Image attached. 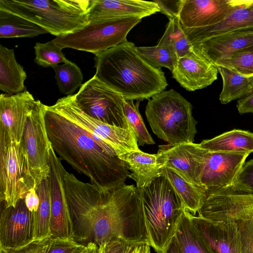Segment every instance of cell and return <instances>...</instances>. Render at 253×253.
<instances>
[{
	"label": "cell",
	"instance_id": "cell-1",
	"mask_svg": "<svg viewBox=\"0 0 253 253\" xmlns=\"http://www.w3.org/2000/svg\"><path fill=\"white\" fill-rule=\"evenodd\" d=\"M44 121L55 153L90 183L104 190L117 188L128 177V166L102 139L71 118L59 102L45 105Z\"/></svg>",
	"mask_w": 253,
	"mask_h": 253
},
{
	"label": "cell",
	"instance_id": "cell-2",
	"mask_svg": "<svg viewBox=\"0 0 253 253\" xmlns=\"http://www.w3.org/2000/svg\"><path fill=\"white\" fill-rule=\"evenodd\" d=\"M94 60V75L126 100L149 99L168 85L161 69L146 62L127 41L96 55Z\"/></svg>",
	"mask_w": 253,
	"mask_h": 253
},
{
	"label": "cell",
	"instance_id": "cell-3",
	"mask_svg": "<svg viewBox=\"0 0 253 253\" xmlns=\"http://www.w3.org/2000/svg\"><path fill=\"white\" fill-rule=\"evenodd\" d=\"M197 215L225 237L236 253H253V193L229 185L206 194Z\"/></svg>",
	"mask_w": 253,
	"mask_h": 253
},
{
	"label": "cell",
	"instance_id": "cell-4",
	"mask_svg": "<svg viewBox=\"0 0 253 253\" xmlns=\"http://www.w3.org/2000/svg\"><path fill=\"white\" fill-rule=\"evenodd\" d=\"M138 189L149 245L157 253H164L175 236L184 208L170 182L162 174Z\"/></svg>",
	"mask_w": 253,
	"mask_h": 253
},
{
	"label": "cell",
	"instance_id": "cell-5",
	"mask_svg": "<svg viewBox=\"0 0 253 253\" xmlns=\"http://www.w3.org/2000/svg\"><path fill=\"white\" fill-rule=\"evenodd\" d=\"M90 0H0V10L26 19L56 37L88 24Z\"/></svg>",
	"mask_w": 253,
	"mask_h": 253
},
{
	"label": "cell",
	"instance_id": "cell-6",
	"mask_svg": "<svg viewBox=\"0 0 253 253\" xmlns=\"http://www.w3.org/2000/svg\"><path fill=\"white\" fill-rule=\"evenodd\" d=\"M145 114L153 133L169 145L194 142L197 122L192 106L175 90H163L152 96Z\"/></svg>",
	"mask_w": 253,
	"mask_h": 253
},
{
	"label": "cell",
	"instance_id": "cell-7",
	"mask_svg": "<svg viewBox=\"0 0 253 253\" xmlns=\"http://www.w3.org/2000/svg\"><path fill=\"white\" fill-rule=\"evenodd\" d=\"M141 19L132 17L88 24L75 33L56 37L52 41L62 49L70 48L96 55L126 42L129 31Z\"/></svg>",
	"mask_w": 253,
	"mask_h": 253
},
{
	"label": "cell",
	"instance_id": "cell-8",
	"mask_svg": "<svg viewBox=\"0 0 253 253\" xmlns=\"http://www.w3.org/2000/svg\"><path fill=\"white\" fill-rule=\"evenodd\" d=\"M75 97L80 109L88 116L109 125L131 127L125 115L123 96L95 75L82 84Z\"/></svg>",
	"mask_w": 253,
	"mask_h": 253
},
{
	"label": "cell",
	"instance_id": "cell-9",
	"mask_svg": "<svg viewBox=\"0 0 253 253\" xmlns=\"http://www.w3.org/2000/svg\"><path fill=\"white\" fill-rule=\"evenodd\" d=\"M45 105L37 100L29 113L19 144L28 164L37 190L40 182L49 176V141L44 121Z\"/></svg>",
	"mask_w": 253,
	"mask_h": 253
},
{
	"label": "cell",
	"instance_id": "cell-10",
	"mask_svg": "<svg viewBox=\"0 0 253 253\" xmlns=\"http://www.w3.org/2000/svg\"><path fill=\"white\" fill-rule=\"evenodd\" d=\"M34 188L29 166L19 144L0 147V200L4 207H14Z\"/></svg>",
	"mask_w": 253,
	"mask_h": 253
},
{
	"label": "cell",
	"instance_id": "cell-11",
	"mask_svg": "<svg viewBox=\"0 0 253 253\" xmlns=\"http://www.w3.org/2000/svg\"><path fill=\"white\" fill-rule=\"evenodd\" d=\"M57 101L71 118L110 146L118 157L139 149L132 127L109 125L88 116L79 107L75 94L60 98Z\"/></svg>",
	"mask_w": 253,
	"mask_h": 253
},
{
	"label": "cell",
	"instance_id": "cell-12",
	"mask_svg": "<svg viewBox=\"0 0 253 253\" xmlns=\"http://www.w3.org/2000/svg\"><path fill=\"white\" fill-rule=\"evenodd\" d=\"M50 172L48 177L50 199V237H73L72 222L64 185L66 170L51 144L49 148Z\"/></svg>",
	"mask_w": 253,
	"mask_h": 253
},
{
	"label": "cell",
	"instance_id": "cell-13",
	"mask_svg": "<svg viewBox=\"0 0 253 253\" xmlns=\"http://www.w3.org/2000/svg\"><path fill=\"white\" fill-rule=\"evenodd\" d=\"M36 100L29 91L0 95V147L21 142L28 116Z\"/></svg>",
	"mask_w": 253,
	"mask_h": 253
},
{
	"label": "cell",
	"instance_id": "cell-14",
	"mask_svg": "<svg viewBox=\"0 0 253 253\" xmlns=\"http://www.w3.org/2000/svg\"><path fill=\"white\" fill-rule=\"evenodd\" d=\"M34 213L27 207L24 198L14 207H4L0 217V248L17 249L34 241Z\"/></svg>",
	"mask_w": 253,
	"mask_h": 253
},
{
	"label": "cell",
	"instance_id": "cell-15",
	"mask_svg": "<svg viewBox=\"0 0 253 253\" xmlns=\"http://www.w3.org/2000/svg\"><path fill=\"white\" fill-rule=\"evenodd\" d=\"M249 155L246 153L209 151L201 178V184L206 194L231 184Z\"/></svg>",
	"mask_w": 253,
	"mask_h": 253
},
{
	"label": "cell",
	"instance_id": "cell-16",
	"mask_svg": "<svg viewBox=\"0 0 253 253\" xmlns=\"http://www.w3.org/2000/svg\"><path fill=\"white\" fill-rule=\"evenodd\" d=\"M162 146L166 155L165 167L172 169L187 181L204 189L201 178L209 151L200 144L193 142Z\"/></svg>",
	"mask_w": 253,
	"mask_h": 253
},
{
	"label": "cell",
	"instance_id": "cell-17",
	"mask_svg": "<svg viewBox=\"0 0 253 253\" xmlns=\"http://www.w3.org/2000/svg\"><path fill=\"white\" fill-rule=\"evenodd\" d=\"M239 4V0H183L179 22L185 28L212 25L224 19Z\"/></svg>",
	"mask_w": 253,
	"mask_h": 253
},
{
	"label": "cell",
	"instance_id": "cell-18",
	"mask_svg": "<svg viewBox=\"0 0 253 253\" xmlns=\"http://www.w3.org/2000/svg\"><path fill=\"white\" fill-rule=\"evenodd\" d=\"M216 67L193 50L178 58L172 78L189 91L205 88L217 78Z\"/></svg>",
	"mask_w": 253,
	"mask_h": 253
},
{
	"label": "cell",
	"instance_id": "cell-19",
	"mask_svg": "<svg viewBox=\"0 0 253 253\" xmlns=\"http://www.w3.org/2000/svg\"><path fill=\"white\" fill-rule=\"evenodd\" d=\"M253 46V28H247L211 38L192 45V49L214 65L236 52Z\"/></svg>",
	"mask_w": 253,
	"mask_h": 253
},
{
	"label": "cell",
	"instance_id": "cell-20",
	"mask_svg": "<svg viewBox=\"0 0 253 253\" xmlns=\"http://www.w3.org/2000/svg\"><path fill=\"white\" fill-rule=\"evenodd\" d=\"M160 12L153 1L142 0H90L88 24L109 19L132 17L142 18Z\"/></svg>",
	"mask_w": 253,
	"mask_h": 253
},
{
	"label": "cell",
	"instance_id": "cell-21",
	"mask_svg": "<svg viewBox=\"0 0 253 253\" xmlns=\"http://www.w3.org/2000/svg\"><path fill=\"white\" fill-rule=\"evenodd\" d=\"M247 28H253V0H239V5L224 19L215 24L182 29L192 45L215 36Z\"/></svg>",
	"mask_w": 253,
	"mask_h": 253
},
{
	"label": "cell",
	"instance_id": "cell-22",
	"mask_svg": "<svg viewBox=\"0 0 253 253\" xmlns=\"http://www.w3.org/2000/svg\"><path fill=\"white\" fill-rule=\"evenodd\" d=\"M159 147L155 154H148L139 149L119 157L127 164L131 171L128 177L135 181L137 188L147 186L162 175V170L166 163V155L163 146Z\"/></svg>",
	"mask_w": 253,
	"mask_h": 253
},
{
	"label": "cell",
	"instance_id": "cell-23",
	"mask_svg": "<svg viewBox=\"0 0 253 253\" xmlns=\"http://www.w3.org/2000/svg\"><path fill=\"white\" fill-rule=\"evenodd\" d=\"M27 74L15 58L14 49L0 44V89L13 95L24 91Z\"/></svg>",
	"mask_w": 253,
	"mask_h": 253
},
{
	"label": "cell",
	"instance_id": "cell-24",
	"mask_svg": "<svg viewBox=\"0 0 253 253\" xmlns=\"http://www.w3.org/2000/svg\"><path fill=\"white\" fill-rule=\"evenodd\" d=\"M162 174L170 182L179 197L185 211L196 215L206 197L205 190L187 181L176 172L167 167L163 168Z\"/></svg>",
	"mask_w": 253,
	"mask_h": 253
},
{
	"label": "cell",
	"instance_id": "cell-25",
	"mask_svg": "<svg viewBox=\"0 0 253 253\" xmlns=\"http://www.w3.org/2000/svg\"><path fill=\"white\" fill-rule=\"evenodd\" d=\"M200 146L209 151L253 153V133L233 129L211 139L203 140Z\"/></svg>",
	"mask_w": 253,
	"mask_h": 253
},
{
	"label": "cell",
	"instance_id": "cell-26",
	"mask_svg": "<svg viewBox=\"0 0 253 253\" xmlns=\"http://www.w3.org/2000/svg\"><path fill=\"white\" fill-rule=\"evenodd\" d=\"M223 82L219 99L222 104L239 100L251 92L253 76H246L225 67L216 66Z\"/></svg>",
	"mask_w": 253,
	"mask_h": 253
},
{
	"label": "cell",
	"instance_id": "cell-27",
	"mask_svg": "<svg viewBox=\"0 0 253 253\" xmlns=\"http://www.w3.org/2000/svg\"><path fill=\"white\" fill-rule=\"evenodd\" d=\"M45 33L47 31L37 24L0 10V38H33Z\"/></svg>",
	"mask_w": 253,
	"mask_h": 253
},
{
	"label": "cell",
	"instance_id": "cell-28",
	"mask_svg": "<svg viewBox=\"0 0 253 253\" xmlns=\"http://www.w3.org/2000/svg\"><path fill=\"white\" fill-rule=\"evenodd\" d=\"M188 213L194 228L212 253H236L225 237L207 220Z\"/></svg>",
	"mask_w": 253,
	"mask_h": 253
},
{
	"label": "cell",
	"instance_id": "cell-29",
	"mask_svg": "<svg viewBox=\"0 0 253 253\" xmlns=\"http://www.w3.org/2000/svg\"><path fill=\"white\" fill-rule=\"evenodd\" d=\"M40 204L34 213L35 221L34 241H41L50 237V199L48 177L40 182L37 190Z\"/></svg>",
	"mask_w": 253,
	"mask_h": 253
},
{
	"label": "cell",
	"instance_id": "cell-30",
	"mask_svg": "<svg viewBox=\"0 0 253 253\" xmlns=\"http://www.w3.org/2000/svg\"><path fill=\"white\" fill-rule=\"evenodd\" d=\"M174 237L183 253H212L199 235L185 211Z\"/></svg>",
	"mask_w": 253,
	"mask_h": 253
},
{
	"label": "cell",
	"instance_id": "cell-31",
	"mask_svg": "<svg viewBox=\"0 0 253 253\" xmlns=\"http://www.w3.org/2000/svg\"><path fill=\"white\" fill-rule=\"evenodd\" d=\"M136 49L140 55L153 67H165L171 72L178 59L172 45L158 44L154 46H136Z\"/></svg>",
	"mask_w": 253,
	"mask_h": 253
},
{
	"label": "cell",
	"instance_id": "cell-32",
	"mask_svg": "<svg viewBox=\"0 0 253 253\" xmlns=\"http://www.w3.org/2000/svg\"><path fill=\"white\" fill-rule=\"evenodd\" d=\"M53 69L55 78L60 91L67 95H73L82 85L83 75L80 68L74 62L69 61L62 65H57Z\"/></svg>",
	"mask_w": 253,
	"mask_h": 253
},
{
	"label": "cell",
	"instance_id": "cell-33",
	"mask_svg": "<svg viewBox=\"0 0 253 253\" xmlns=\"http://www.w3.org/2000/svg\"><path fill=\"white\" fill-rule=\"evenodd\" d=\"M158 44L172 45L178 58L192 50L179 22V17L169 18L166 30Z\"/></svg>",
	"mask_w": 253,
	"mask_h": 253
},
{
	"label": "cell",
	"instance_id": "cell-34",
	"mask_svg": "<svg viewBox=\"0 0 253 253\" xmlns=\"http://www.w3.org/2000/svg\"><path fill=\"white\" fill-rule=\"evenodd\" d=\"M139 101L134 103L133 100L125 99L124 112L126 117L133 129L138 144H154L155 142L148 132L138 110Z\"/></svg>",
	"mask_w": 253,
	"mask_h": 253
},
{
	"label": "cell",
	"instance_id": "cell-35",
	"mask_svg": "<svg viewBox=\"0 0 253 253\" xmlns=\"http://www.w3.org/2000/svg\"><path fill=\"white\" fill-rule=\"evenodd\" d=\"M35 58L34 62L44 68H52L60 63H67L68 60L62 52V48L52 40L45 43L37 42L34 47Z\"/></svg>",
	"mask_w": 253,
	"mask_h": 253
},
{
	"label": "cell",
	"instance_id": "cell-36",
	"mask_svg": "<svg viewBox=\"0 0 253 253\" xmlns=\"http://www.w3.org/2000/svg\"><path fill=\"white\" fill-rule=\"evenodd\" d=\"M214 65L232 70L246 76H253V46L236 52Z\"/></svg>",
	"mask_w": 253,
	"mask_h": 253
},
{
	"label": "cell",
	"instance_id": "cell-37",
	"mask_svg": "<svg viewBox=\"0 0 253 253\" xmlns=\"http://www.w3.org/2000/svg\"><path fill=\"white\" fill-rule=\"evenodd\" d=\"M88 248L73 237L61 238L50 237L44 253H83Z\"/></svg>",
	"mask_w": 253,
	"mask_h": 253
},
{
	"label": "cell",
	"instance_id": "cell-38",
	"mask_svg": "<svg viewBox=\"0 0 253 253\" xmlns=\"http://www.w3.org/2000/svg\"><path fill=\"white\" fill-rule=\"evenodd\" d=\"M231 185L236 189L253 193V159L244 163Z\"/></svg>",
	"mask_w": 253,
	"mask_h": 253
},
{
	"label": "cell",
	"instance_id": "cell-39",
	"mask_svg": "<svg viewBox=\"0 0 253 253\" xmlns=\"http://www.w3.org/2000/svg\"><path fill=\"white\" fill-rule=\"evenodd\" d=\"M134 246L121 239L114 238L99 246L97 253H130Z\"/></svg>",
	"mask_w": 253,
	"mask_h": 253
},
{
	"label": "cell",
	"instance_id": "cell-40",
	"mask_svg": "<svg viewBox=\"0 0 253 253\" xmlns=\"http://www.w3.org/2000/svg\"><path fill=\"white\" fill-rule=\"evenodd\" d=\"M48 239L34 241L26 246L17 249L0 248V253H44Z\"/></svg>",
	"mask_w": 253,
	"mask_h": 253
},
{
	"label": "cell",
	"instance_id": "cell-41",
	"mask_svg": "<svg viewBox=\"0 0 253 253\" xmlns=\"http://www.w3.org/2000/svg\"><path fill=\"white\" fill-rule=\"evenodd\" d=\"M153 1L158 5L160 12L169 18H174L179 17L183 0H155Z\"/></svg>",
	"mask_w": 253,
	"mask_h": 253
},
{
	"label": "cell",
	"instance_id": "cell-42",
	"mask_svg": "<svg viewBox=\"0 0 253 253\" xmlns=\"http://www.w3.org/2000/svg\"><path fill=\"white\" fill-rule=\"evenodd\" d=\"M236 107L241 115L253 113V87L250 93L238 100Z\"/></svg>",
	"mask_w": 253,
	"mask_h": 253
},
{
	"label": "cell",
	"instance_id": "cell-43",
	"mask_svg": "<svg viewBox=\"0 0 253 253\" xmlns=\"http://www.w3.org/2000/svg\"><path fill=\"white\" fill-rule=\"evenodd\" d=\"M25 204L28 209L33 213L36 212L39 208L40 199L34 189L29 190L24 197Z\"/></svg>",
	"mask_w": 253,
	"mask_h": 253
},
{
	"label": "cell",
	"instance_id": "cell-44",
	"mask_svg": "<svg viewBox=\"0 0 253 253\" xmlns=\"http://www.w3.org/2000/svg\"><path fill=\"white\" fill-rule=\"evenodd\" d=\"M164 253H183L180 246L177 243L175 237H174Z\"/></svg>",
	"mask_w": 253,
	"mask_h": 253
},
{
	"label": "cell",
	"instance_id": "cell-45",
	"mask_svg": "<svg viewBox=\"0 0 253 253\" xmlns=\"http://www.w3.org/2000/svg\"><path fill=\"white\" fill-rule=\"evenodd\" d=\"M150 251L149 245L143 244L134 246L130 253H149Z\"/></svg>",
	"mask_w": 253,
	"mask_h": 253
},
{
	"label": "cell",
	"instance_id": "cell-46",
	"mask_svg": "<svg viewBox=\"0 0 253 253\" xmlns=\"http://www.w3.org/2000/svg\"><path fill=\"white\" fill-rule=\"evenodd\" d=\"M87 244L88 248L83 253H97L98 247L95 244L92 243Z\"/></svg>",
	"mask_w": 253,
	"mask_h": 253
},
{
	"label": "cell",
	"instance_id": "cell-47",
	"mask_svg": "<svg viewBox=\"0 0 253 253\" xmlns=\"http://www.w3.org/2000/svg\"><path fill=\"white\" fill-rule=\"evenodd\" d=\"M149 253H151V251L149 252Z\"/></svg>",
	"mask_w": 253,
	"mask_h": 253
}]
</instances>
